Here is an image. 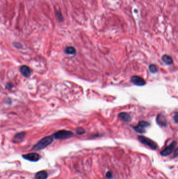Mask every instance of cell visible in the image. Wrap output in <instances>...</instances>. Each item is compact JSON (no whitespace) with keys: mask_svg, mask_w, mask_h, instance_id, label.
I'll use <instances>...</instances> for the list:
<instances>
[{"mask_svg":"<svg viewBox=\"0 0 178 179\" xmlns=\"http://www.w3.org/2000/svg\"><path fill=\"white\" fill-rule=\"evenodd\" d=\"M53 138L52 136H47L43 138L34 146L33 149L34 150H40L46 148L48 146L50 145L53 141Z\"/></svg>","mask_w":178,"mask_h":179,"instance_id":"obj_1","label":"cell"},{"mask_svg":"<svg viewBox=\"0 0 178 179\" xmlns=\"http://www.w3.org/2000/svg\"><path fill=\"white\" fill-rule=\"evenodd\" d=\"M73 133L66 130H61L56 132L53 134V136L56 139H65L72 137Z\"/></svg>","mask_w":178,"mask_h":179,"instance_id":"obj_2","label":"cell"},{"mask_svg":"<svg viewBox=\"0 0 178 179\" xmlns=\"http://www.w3.org/2000/svg\"><path fill=\"white\" fill-rule=\"evenodd\" d=\"M138 139L139 141H141L142 143H143L145 145L147 146L148 147H149L150 148L153 150H155L157 148V145L156 143L153 140L150 139V138H148L145 136H139L138 137Z\"/></svg>","mask_w":178,"mask_h":179,"instance_id":"obj_3","label":"cell"},{"mask_svg":"<svg viewBox=\"0 0 178 179\" xmlns=\"http://www.w3.org/2000/svg\"><path fill=\"white\" fill-rule=\"evenodd\" d=\"M150 125V124L147 122L141 121L137 126H135L134 127V129L135 130V132H137V133H139L140 134H144L146 132V129Z\"/></svg>","mask_w":178,"mask_h":179,"instance_id":"obj_4","label":"cell"},{"mask_svg":"<svg viewBox=\"0 0 178 179\" xmlns=\"http://www.w3.org/2000/svg\"><path fill=\"white\" fill-rule=\"evenodd\" d=\"M176 145H177V142L175 141H173V143H171L166 148H164L160 152V154L162 156H164V157H166L170 155V154L173 153V151L175 148Z\"/></svg>","mask_w":178,"mask_h":179,"instance_id":"obj_5","label":"cell"},{"mask_svg":"<svg viewBox=\"0 0 178 179\" xmlns=\"http://www.w3.org/2000/svg\"><path fill=\"white\" fill-rule=\"evenodd\" d=\"M22 157L25 160L30 161L31 162H37L39 161L40 156L39 154L36 152H31L29 154L22 155Z\"/></svg>","mask_w":178,"mask_h":179,"instance_id":"obj_6","label":"cell"},{"mask_svg":"<svg viewBox=\"0 0 178 179\" xmlns=\"http://www.w3.org/2000/svg\"><path fill=\"white\" fill-rule=\"evenodd\" d=\"M131 81L137 86H144L146 84V81L139 76H134L131 78Z\"/></svg>","mask_w":178,"mask_h":179,"instance_id":"obj_7","label":"cell"},{"mask_svg":"<svg viewBox=\"0 0 178 179\" xmlns=\"http://www.w3.org/2000/svg\"><path fill=\"white\" fill-rule=\"evenodd\" d=\"M156 122L157 124L161 127L167 126V120L166 117L162 114H158L156 118Z\"/></svg>","mask_w":178,"mask_h":179,"instance_id":"obj_8","label":"cell"},{"mask_svg":"<svg viewBox=\"0 0 178 179\" xmlns=\"http://www.w3.org/2000/svg\"><path fill=\"white\" fill-rule=\"evenodd\" d=\"M20 72L22 76L26 78H28L31 76V70L29 68L26 66H22L20 68Z\"/></svg>","mask_w":178,"mask_h":179,"instance_id":"obj_9","label":"cell"},{"mask_svg":"<svg viewBox=\"0 0 178 179\" xmlns=\"http://www.w3.org/2000/svg\"><path fill=\"white\" fill-rule=\"evenodd\" d=\"M25 135H26V134L25 132H21V133L17 134L13 137V142L14 143H19L22 142V140H24Z\"/></svg>","mask_w":178,"mask_h":179,"instance_id":"obj_10","label":"cell"},{"mask_svg":"<svg viewBox=\"0 0 178 179\" xmlns=\"http://www.w3.org/2000/svg\"><path fill=\"white\" fill-rule=\"evenodd\" d=\"M119 118L121 120L124 122H130L131 121V117L128 113L122 112L119 114Z\"/></svg>","mask_w":178,"mask_h":179,"instance_id":"obj_11","label":"cell"},{"mask_svg":"<svg viewBox=\"0 0 178 179\" xmlns=\"http://www.w3.org/2000/svg\"><path fill=\"white\" fill-rule=\"evenodd\" d=\"M48 178V173L46 171H40L37 173L35 176V179H47Z\"/></svg>","mask_w":178,"mask_h":179,"instance_id":"obj_12","label":"cell"},{"mask_svg":"<svg viewBox=\"0 0 178 179\" xmlns=\"http://www.w3.org/2000/svg\"><path fill=\"white\" fill-rule=\"evenodd\" d=\"M162 61L164 62L166 64L168 65H170L173 63V59L171 57H170L169 55H164L162 57Z\"/></svg>","mask_w":178,"mask_h":179,"instance_id":"obj_13","label":"cell"},{"mask_svg":"<svg viewBox=\"0 0 178 179\" xmlns=\"http://www.w3.org/2000/svg\"><path fill=\"white\" fill-rule=\"evenodd\" d=\"M64 51L68 55H74L76 53V50L73 47L69 46L65 48Z\"/></svg>","mask_w":178,"mask_h":179,"instance_id":"obj_14","label":"cell"},{"mask_svg":"<svg viewBox=\"0 0 178 179\" xmlns=\"http://www.w3.org/2000/svg\"><path fill=\"white\" fill-rule=\"evenodd\" d=\"M149 71L152 73H155L158 71V69H157V68L156 65L155 64H150V66H149Z\"/></svg>","mask_w":178,"mask_h":179,"instance_id":"obj_15","label":"cell"},{"mask_svg":"<svg viewBox=\"0 0 178 179\" xmlns=\"http://www.w3.org/2000/svg\"><path fill=\"white\" fill-rule=\"evenodd\" d=\"M56 16L57 19H58V20L59 22H61L62 21H63V16H62V15L60 12H56Z\"/></svg>","mask_w":178,"mask_h":179,"instance_id":"obj_16","label":"cell"},{"mask_svg":"<svg viewBox=\"0 0 178 179\" xmlns=\"http://www.w3.org/2000/svg\"><path fill=\"white\" fill-rule=\"evenodd\" d=\"M84 133H85V130L82 127H78L76 129V133L77 135L83 134Z\"/></svg>","mask_w":178,"mask_h":179,"instance_id":"obj_17","label":"cell"},{"mask_svg":"<svg viewBox=\"0 0 178 179\" xmlns=\"http://www.w3.org/2000/svg\"><path fill=\"white\" fill-rule=\"evenodd\" d=\"M106 178H108V179H112V178H113V174L112 173V172L109 171H108V172H107V174H106Z\"/></svg>","mask_w":178,"mask_h":179,"instance_id":"obj_18","label":"cell"},{"mask_svg":"<svg viewBox=\"0 0 178 179\" xmlns=\"http://www.w3.org/2000/svg\"><path fill=\"white\" fill-rule=\"evenodd\" d=\"M173 120L175 123H178V112H176L173 116Z\"/></svg>","mask_w":178,"mask_h":179,"instance_id":"obj_19","label":"cell"},{"mask_svg":"<svg viewBox=\"0 0 178 179\" xmlns=\"http://www.w3.org/2000/svg\"><path fill=\"white\" fill-rule=\"evenodd\" d=\"M178 157V148L175 149V153H174V155H173V157L174 158H176V157Z\"/></svg>","mask_w":178,"mask_h":179,"instance_id":"obj_20","label":"cell"},{"mask_svg":"<svg viewBox=\"0 0 178 179\" xmlns=\"http://www.w3.org/2000/svg\"><path fill=\"white\" fill-rule=\"evenodd\" d=\"M6 87L8 89H11L12 87V85H10V84H7V85H6Z\"/></svg>","mask_w":178,"mask_h":179,"instance_id":"obj_21","label":"cell"}]
</instances>
